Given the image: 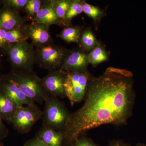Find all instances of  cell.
<instances>
[{
  "label": "cell",
  "instance_id": "cell-1",
  "mask_svg": "<svg viewBox=\"0 0 146 146\" xmlns=\"http://www.w3.org/2000/svg\"><path fill=\"white\" fill-rule=\"evenodd\" d=\"M132 73L110 67L89 78L82 106L71 113L63 146H72L87 131L103 125H125L132 115L135 94Z\"/></svg>",
  "mask_w": 146,
  "mask_h": 146
},
{
  "label": "cell",
  "instance_id": "cell-2",
  "mask_svg": "<svg viewBox=\"0 0 146 146\" xmlns=\"http://www.w3.org/2000/svg\"><path fill=\"white\" fill-rule=\"evenodd\" d=\"M7 75L24 95L34 102L42 104L48 98L42 85V78L31 71L12 70Z\"/></svg>",
  "mask_w": 146,
  "mask_h": 146
},
{
  "label": "cell",
  "instance_id": "cell-3",
  "mask_svg": "<svg viewBox=\"0 0 146 146\" xmlns=\"http://www.w3.org/2000/svg\"><path fill=\"white\" fill-rule=\"evenodd\" d=\"M32 43L26 42L9 45L1 48L6 55L12 70L31 71L35 64V50Z\"/></svg>",
  "mask_w": 146,
  "mask_h": 146
},
{
  "label": "cell",
  "instance_id": "cell-4",
  "mask_svg": "<svg viewBox=\"0 0 146 146\" xmlns=\"http://www.w3.org/2000/svg\"><path fill=\"white\" fill-rule=\"evenodd\" d=\"M44 104L42 126L63 132L71 113L58 98L49 97Z\"/></svg>",
  "mask_w": 146,
  "mask_h": 146
},
{
  "label": "cell",
  "instance_id": "cell-5",
  "mask_svg": "<svg viewBox=\"0 0 146 146\" xmlns=\"http://www.w3.org/2000/svg\"><path fill=\"white\" fill-rule=\"evenodd\" d=\"M68 50L54 44L36 48L35 64L49 72L60 69Z\"/></svg>",
  "mask_w": 146,
  "mask_h": 146
},
{
  "label": "cell",
  "instance_id": "cell-6",
  "mask_svg": "<svg viewBox=\"0 0 146 146\" xmlns=\"http://www.w3.org/2000/svg\"><path fill=\"white\" fill-rule=\"evenodd\" d=\"M44 112L35 103L18 107L11 123L19 133L25 134L29 132L33 126L42 119Z\"/></svg>",
  "mask_w": 146,
  "mask_h": 146
},
{
  "label": "cell",
  "instance_id": "cell-7",
  "mask_svg": "<svg viewBox=\"0 0 146 146\" xmlns=\"http://www.w3.org/2000/svg\"><path fill=\"white\" fill-rule=\"evenodd\" d=\"M91 76L88 71L67 72L64 89L66 97L69 99L72 106L84 100Z\"/></svg>",
  "mask_w": 146,
  "mask_h": 146
},
{
  "label": "cell",
  "instance_id": "cell-8",
  "mask_svg": "<svg viewBox=\"0 0 146 146\" xmlns=\"http://www.w3.org/2000/svg\"><path fill=\"white\" fill-rule=\"evenodd\" d=\"M67 74V72L59 69L49 72L42 78L43 89L48 98L66 97L64 84Z\"/></svg>",
  "mask_w": 146,
  "mask_h": 146
},
{
  "label": "cell",
  "instance_id": "cell-9",
  "mask_svg": "<svg viewBox=\"0 0 146 146\" xmlns=\"http://www.w3.org/2000/svg\"><path fill=\"white\" fill-rule=\"evenodd\" d=\"M25 28L29 38L31 39L32 44L36 48L54 44L48 26L32 22L26 24Z\"/></svg>",
  "mask_w": 146,
  "mask_h": 146
},
{
  "label": "cell",
  "instance_id": "cell-10",
  "mask_svg": "<svg viewBox=\"0 0 146 146\" xmlns=\"http://www.w3.org/2000/svg\"><path fill=\"white\" fill-rule=\"evenodd\" d=\"M89 64L87 54L83 50H68L60 69L68 72H82L87 71Z\"/></svg>",
  "mask_w": 146,
  "mask_h": 146
},
{
  "label": "cell",
  "instance_id": "cell-11",
  "mask_svg": "<svg viewBox=\"0 0 146 146\" xmlns=\"http://www.w3.org/2000/svg\"><path fill=\"white\" fill-rule=\"evenodd\" d=\"M0 91L10 98L18 107L35 103L24 95L7 74L0 76Z\"/></svg>",
  "mask_w": 146,
  "mask_h": 146
},
{
  "label": "cell",
  "instance_id": "cell-12",
  "mask_svg": "<svg viewBox=\"0 0 146 146\" xmlns=\"http://www.w3.org/2000/svg\"><path fill=\"white\" fill-rule=\"evenodd\" d=\"M25 22L19 11L5 5L0 9V27L6 31L23 27Z\"/></svg>",
  "mask_w": 146,
  "mask_h": 146
},
{
  "label": "cell",
  "instance_id": "cell-13",
  "mask_svg": "<svg viewBox=\"0 0 146 146\" xmlns=\"http://www.w3.org/2000/svg\"><path fill=\"white\" fill-rule=\"evenodd\" d=\"M54 3V0L43 1L42 7L32 22L45 24L49 27L52 25L63 27L55 12Z\"/></svg>",
  "mask_w": 146,
  "mask_h": 146
},
{
  "label": "cell",
  "instance_id": "cell-14",
  "mask_svg": "<svg viewBox=\"0 0 146 146\" xmlns=\"http://www.w3.org/2000/svg\"><path fill=\"white\" fill-rule=\"evenodd\" d=\"M35 136L48 146H63L64 139L63 131L42 126Z\"/></svg>",
  "mask_w": 146,
  "mask_h": 146
},
{
  "label": "cell",
  "instance_id": "cell-15",
  "mask_svg": "<svg viewBox=\"0 0 146 146\" xmlns=\"http://www.w3.org/2000/svg\"><path fill=\"white\" fill-rule=\"evenodd\" d=\"M18 107L10 98L0 91V115L4 121L11 123Z\"/></svg>",
  "mask_w": 146,
  "mask_h": 146
},
{
  "label": "cell",
  "instance_id": "cell-16",
  "mask_svg": "<svg viewBox=\"0 0 146 146\" xmlns=\"http://www.w3.org/2000/svg\"><path fill=\"white\" fill-rule=\"evenodd\" d=\"M81 35V28L80 27L69 26L64 27L56 36L68 43L80 44Z\"/></svg>",
  "mask_w": 146,
  "mask_h": 146
},
{
  "label": "cell",
  "instance_id": "cell-17",
  "mask_svg": "<svg viewBox=\"0 0 146 146\" xmlns=\"http://www.w3.org/2000/svg\"><path fill=\"white\" fill-rule=\"evenodd\" d=\"M108 58V54L100 43L87 54L88 63L94 66L107 61Z\"/></svg>",
  "mask_w": 146,
  "mask_h": 146
},
{
  "label": "cell",
  "instance_id": "cell-18",
  "mask_svg": "<svg viewBox=\"0 0 146 146\" xmlns=\"http://www.w3.org/2000/svg\"><path fill=\"white\" fill-rule=\"evenodd\" d=\"M29 39L25 26L6 31V40L8 46L26 42Z\"/></svg>",
  "mask_w": 146,
  "mask_h": 146
},
{
  "label": "cell",
  "instance_id": "cell-19",
  "mask_svg": "<svg viewBox=\"0 0 146 146\" xmlns=\"http://www.w3.org/2000/svg\"><path fill=\"white\" fill-rule=\"evenodd\" d=\"M98 43L90 29H86L82 33L79 44L84 51L91 50Z\"/></svg>",
  "mask_w": 146,
  "mask_h": 146
},
{
  "label": "cell",
  "instance_id": "cell-20",
  "mask_svg": "<svg viewBox=\"0 0 146 146\" xmlns=\"http://www.w3.org/2000/svg\"><path fill=\"white\" fill-rule=\"evenodd\" d=\"M83 2V1L81 0H72L70 5L63 21L64 27L70 26L73 18L82 13Z\"/></svg>",
  "mask_w": 146,
  "mask_h": 146
},
{
  "label": "cell",
  "instance_id": "cell-21",
  "mask_svg": "<svg viewBox=\"0 0 146 146\" xmlns=\"http://www.w3.org/2000/svg\"><path fill=\"white\" fill-rule=\"evenodd\" d=\"M43 1L41 0H28L26 5L24 8V12L26 14L29 20L33 22L36 14L42 7Z\"/></svg>",
  "mask_w": 146,
  "mask_h": 146
},
{
  "label": "cell",
  "instance_id": "cell-22",
  "mask_svg": "<svg viewBox=\"0 0 146 146\" xmlns=\"http://www.w3.org/2000/svg\"><path fill=\"white\" fill-rule=\"evenodd\" d=\"M82 12L92 18L96 23L100 21L104 16V12L101 9L89 4L84 1L82 4Z\"/></svg>",
  "mask_w": 146,
  "mask_h": 146
},
{
  "label": "cell",
  "instance_id": "cell-23",
  "mask_svg": "<svg viewBox=\"0 0 146 146\" xmlns=\"http://www.w3.org/2000/svg\"><path fill=\"white\" fill-rule=\"evenodd\" d=\"M71 1L72 0H54L55 12L63 25V21L70 5Z\"/></svg>",
  "mask_w": 146,
  "mask_h": 146
},
{
  "label": "cell",
  "instance_id": "cell-24",
  "mask_svg": "<svg viewBox=\"0 0 146 146\" xmlns=\"http://www.w3.org/2000/svg\"><path fill=\"white\" fill-rule=\"evenodd\" d=\"M28 0H3L1 4L19 12L23 10Z\"/></svg>",
  "mask_w": 146,
  "mask_h": 146
},
{
  "label": "cell",
  "instance_id": "cell-25",
  "mask_svg": "<svg viewBox=\"0 0 146 146\" xmlns=\"http://www.w3.org/2000/svg\"><path fill=\"white\" fill-rule=\"evenodd\" d=\"M72 146H99L91 139L85 137H80L73 144Z\"/></svg>",
  "mask_w": 146,
  "mask_h": 146
},
{
  "label": "cell",
  "instance_id": "cell-26",
  "mask_svg": "<svg viewBox=\"0 0 146 146\" xmlns=\"http://www.w3.org/2000/svg\"><path fill=\"white\" fill-rule=\"evenodd\" d=\"M0 115V142H3V140L7 137L9 133L8 128L4 123Z\"/></svg>",
  "mask_w": 146,
  "mask_h": 146
},
{
  "label": "cell",
  "instance_id": "cell-27",
  "mask_svg": "<svg viewBox=\"0 0 146 146\" xmlns=\"http://www.w3.org/2000/svg\"><path fill=\"white\" fill-rule=\"evenodd\" d=\"M23 146H49L45 143L36 136L31 138L25 143Z\"/></svg>",
  "mask_w": 146,
  "mask_h": 146
},
{
  "label": "cell",
  "instance_id": "cell-28",
  "mask_svg": "<svg viewBox=\"0 0 146 146\" xmlns=\"http://www.w3.org/2000/svg\"><path fill=\"white\" fill-rule=\"evenodd\" d=\"M6 31L0 27V48H3L8 45L6 40Z\"/></svg>",
  "mask_w": 146,
  "mask_h": 146
},
{
  "label": "cell",
  "instance_id": "cell-29",
  "mask_svg": "<svg viewBox=\"0 0 146 146\" xmlns=\"http://www.w3.org/2000/svg\"><path fill=\"white\" fill-rule=\"evenodd\" d=\"M108 146H131L130 144L121 140H114L110 143Z\"/></svg>",
  "mask_w": 146,
  "mask_h": 146
},
{
  "label": "cell",
  "instance_id": "cell-30",
  "mask_svg": "<svg viewBox=\"0 0 146 146\" xmlns=\"http://www.w3.org/2000/svg\"><path fill=\"white\" fill-rule=\"evenodd\" d=\"M135 146H146V145L144 143H138L136 144Z\"/></svg>",
  "mask_w": 146,
  "mask_h": 146
},
{
  "label": "cell",
  "instance_id": "cell-31",
  "mask_svg": "<svg viewBox=\"0 0 146 146\" xmlns=\"http://www.w3.org/2000/svg\"><path fill=\"white\" fill-rule=\"evenodd\" d=\"M3 146V142H0V146Z\"/></svg>",
  "mask_w": 146,
  "mask_h": 146
},
{
  "label": "cell",
  "instance_id": "cell-32",
  "mask_svg": "<svg viewBox=\"0 0 146 146\" xmlns=\"http://www.w3.org/2000/svg\"><path fill=\"white\" fill-rule=\"evenodd\" d=\"M1 3V1H0V4Z\"/></svg>",
  "mask_w": 146,
  "mask_h": 146
}]
</instances>
